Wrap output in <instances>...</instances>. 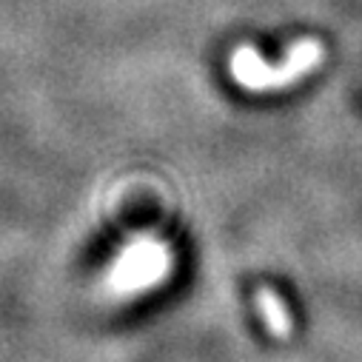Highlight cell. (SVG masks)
<instances>
[{
  "mask_svg": "<svg viewBox=\"0 0 362 362\" xmlns=\"http://www.w3.org/2000/svg\"><path fill=\"white\" fill-rule=\"evenodd\" d=\"M322 43L314 37H303L291 43L280 63H265L254 46H240L228 57L231 80L240 83L248 92H271V88H286L311 74L322 63Z\"/></svg>",
  "mask_w": 362,
  "mask_h": 362,
  "instance_id": "obj_1",
  "label": "cell"
},
{
  "mask_svg": "<svg viewBox=\"0 0 362 362\" xmlns=\"http://www.w3.org/2000/svg\"><path fill=\"white\" fill-rule=\"evenodd\" d=\"M171 271V254L157 240H137L132 243L109 271V288L115 294H140L154 288L165 280Z\"/></svg>",
  "mask_w": 362,
  "mask_h": 362,
  "instance_id": "obj_2",
  "label": "cell"
},
{
  "mask_svg": "<svg viewBox=\"0 0 362 362\" xmlns=\"http://www.w3.org/2000/svg\"><path fill=\"white\" fill-rule=\"evenodd\" d=\"M257 308H259V314H262L265 328L274 334V337L286 339V337L291 334V317H288V308H286L283 297H280L274 288H259V291H257Z\"/></svg>",
  "mask_w": 362,
  "mask_h": 362,
  "instance_id": "obj_3",
  "label": "cell"
}]
</instances>
